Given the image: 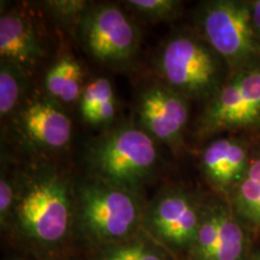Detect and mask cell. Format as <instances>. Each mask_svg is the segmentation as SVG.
Masks as SVG:
<instances>
[{
	"label": "cell",
	"mask_w": 260,
	"mask_h": 260,
	"mask_svg": "<svg viewBox=\"0 0 260 260\" xmlns=\"http://www.w3.org/2000/svg\"><path fill=\"white\" fill-rule=\"evenodd\" d=\"M88 161L96 181L136 193L155 170L157 146L145 130L122 126L98 140Z\"/></svg>",
	"instance_id": "6da1fadb"
},
{
	"label": "cell",
	"mask_w": 260,
	"mask_h": 260,
	"mask_svg": "<svg viewBox=\"0 0 260 260\" xmlns=\"http://www.w3.org/2000/svg\"><path fill=\"white\" fill-rule=\"evenodd\" d=\"M199 23L207 45L234 74L260 69V38L249 2L216 0L205 3Z\"/></svg>",
	"instance_id": "7a4b0ae2"
},
{
	"label": "cell",
	"mask_w": 260,
	"mask_h": 260,
	"mask_svg": "<svg viewBox=\"0 0 260 260\" xmlns=\"http://www.w3.org/2000/svg\"><path fill=\"white\" fill-rule=\"evenodd\" d=\"M19 228L40 243L64 239L71 218V197L68 182L53 172L29 177L22 184L16 204Z\"/></svg>",
	"instance_id": "3957f363"
},
{
	"label": "cell",
	"mask_w": 260,
	"mask_h": 260,
	"mask_svg": "<svg viewBox=\"0 0 260 260\" xmlns=\"http://www.w3.org/2000/svg\"><path fill=\"white\" fill-rule=\"evenodd\" d=\"M76 197L81 223L98 242L125 241L141 219V205L134 191L95 180L80 186Z\"/></svg>",
	"instance_id": "277c9868"
},
{
	"label": "cell",
	"mask_w": 260,
	"mask_h": 260,
	"mask_svg": "<svg viewBox=\"0 0 260 260\" xmlns=\"http://www.w3.org/2000/svg\"><path fill=\"white\" fill-rule=\"evenodd\" d=\"M220 58L189 34L171 37L162 46L158 67L165 84L186 98H207L222 86Z\"/></svg>",
	"instance_id": "5b68a950"
},
{
	"label": "cell",
	"mask_w": 260,
	"mask_h": 260,
	"mask_svg": "<svg viewBox=\"0 0 260 260\" xmlns=\"http://www.w3.org/2000/svg\"><path fill=\"white\" fill-rule=\"evenodd\" d=\"M260 124V69L234 74L207 100L198 130L209 136Z\"/></svg>",
	"instance_id": "8992f818"
},
{
	"label": "cell",
	"mask_w": 260,
	"mask_h": 260,
	"mask_svg": "<svg viewBox=\"0 0 260 260\" xmlns=\"http://www.w3.org/2000/svg\"><path fill=\"white\" fill-rule=\"evenodd\" d=\"M81 42L90 56L104 63H119L135 54L138 29L115 5L88 8L80 19Z\"/></svg>",
	"instance_id": "52a82bcc"
},
{
	"label": "cell",
	"mask_w": 260,
	"mask_h": 260,
	"mask_svg": "<svg viewBox=\"0 0 260 260\" xmlns=\"http://www.w3.org/2000/svg\"><path fill=\"white\" fill-rule=\"evenodd\" d=\"M187 102L188 98L165 83L148 87L140 98L138 107L142 130L162 144L178 145L189 117Z\"/></svg>",
	"instance_id": "ba28073f"
},
{
	"label": "cell",
	"mask_w": 260,
	"mask_h": 260,
	"mask_svg": "<svg viewBox=\"0 0 260 260\" xmlns=\"http://www.w3.org/2000/svg\"><path fill=\"white\" fill-rule=\"evenodd\" d=\"M201 220V209L183 191L172 190L154 201L149 222L159 239L180 248H191Z\"/></svg>",
	"instance_id": "9c48e42d"
},
{
	"label": "cell",
	"mask_w": 260,
	"mask_h": 260,
	"mask_svg": "<svg viewBox=\"0 0 260 260\" xmlns=\"http://www.w3.org/2000/svg\"><path fill=\"white\" fill-rule=\"evenodd\" d=\"M251 161L246 145L239 139L226 136L216 139L204 148L201 170L211 186L232 193L246 175Z\"/></svg>",
	"instance_id": "30bf717a"
},
{
	"label": "cell",
	"mask_w": 260,
	"mask_h": 260,
	"mask_svg": "<svg viewBox=\"0 0 260 260\" xmlns=\"http://www.w3.org/2000/svg\"><path fill=\"white\" fill-rule=\"evenodd\" d=\"M19 126L31 145L45 149L65 147L73 133L67 113L48 100L29 103L19 115Z\"/></svg>",
	"instance_id": "8fae6325"
},
{
	"label": "cell",
	"mask_w": 260,
	"mask_h": 260,
	"mask_svg": "<svg viewBox=\"0 0 260 260\" xmlns=\"http://www.w3.org/2000/svg\"><path fill=\"white\" fill-rule=\"evenodd\" d=\"M0 56L2 60L21 68L35 67L42 57V48L30 21L17 11L0 17Z\"/></svg>",
	"instance_id": "7c38bea8"
},
{
	"label": "cell",
	"mask_w": 260,
	"mask_h": 260,
	"mask_svg": "<svg viewBox=\"0 0 260 260\" xmlns=\"http://www.w3.org/2000/svg\"><path fill=\"white\" fill-rule=\"evenodd\" d=\"M80 111L89 124H107L116 115V99L112 84L105 77L92 81L81 94Z\"/></svg>",
	"instance_id": "4fadbf2b"
},
{
	"label": "cell",
	"mask_w": 260,
	"mask_h": 260,
	"mask_svg": "<svg viewBox=\"0 0 260 260\" xmlns=\"http://www.w3.org/2000/svg\"><path fill=\"white\" fill-rule=\"evenodd\" d=\"M230 194L235 213L260 230V157L253 159L246 175Z\"/></svg>",
	"instance_id": "5bb4252c"
},
{
	"label": "cell",
	"mask_w": 260,
	"mask_h": 260,
	"mask_svg": "<svg viewBox=\"0 0 260 260\" xmlns=\"http://www.w3.org/2000/svg\"><path fill=\"white\" fill-rule=\"evenodd\" d=\"M82 68L73 57L58 59L48 69L45 83L48 93L63 103H73L82 94Z\"/></svg>",
	"instance_id": "9a60e30c"
},
{
	"label": "cell",
	"mask_w": 260,
	"mask_h": 260,
	"mask_svg": "<svg viewBox=\"0 0 260 260\" xmlns=\"http://www.w3.org/2000/svg\"><path fill=\"white\" fill-rule=\"evenodd\" d=\"M248 236L236 214L223 205L220 230L211 260H245Z\"/></svg>",
	"instance_id": "2e32d148"
},
{
	"label": "cell",
	"mask_w": 260,
	"mask_h": 260,
	"mask_svg": "<svg viewBox=\"0 0 260 260\" xmlns=\"http://www.w3.org/2000/svg\"><path fill=\"white\" fill-rule=\"evenodd\" d=\"M24 70L2 60L0 68V115L8 116L17 106L22 93Z\"/></svg>",
	"instance_id": "e0dca14e"
},
{
	"label": "cell",
	"mask_w": 260,
	"mask_h": 260,
	"mask_svg": "<svg viewBox=\"0 0 260 260\" xmlns=\"http://www.w3.org/2000/svg\"><path fill=\"white\" fill-rule=\"evenodd\" d=\"M99 260H164L157 248L144 240L134 239L113 243Z\"/></svg>",
	"instance_id": "ac0fdd59"
},
{
	"label": "cell",
	"mask_w": 260,
	"mask_h": 260,
	"mask_svg": "<svg viewBox=\"0 0 260 260\" xmlns=\"http://www.w3.org/2000/svg\"><path fill=\"white\" fill-rule=\"evenodd\" d=\"M125 4L139 14L153 19L176 17L181 6V3L176 0H130Z\"/></svg>",
	"instance_id": "d6986e66"
},
{
	"label": "cell",
	"mask_w": 260,
	"mask_h": 260,
	"mask_svg": "<svg viewBox=\"0 0 260 260\" xmlns=\"http://www.w3.org/2000/svg\"><path fill=\"white\" fill-rule=\"evenodd\" d=\"M14 200V186L10 183L8 177L2 176V180H0V217H2V222H4L9 217Z\"/></svg>",
	"instance_id": "ffe728a7"
},
{
	"label": "cell",
	"mask_w": 260,
	"mask_h": 260,
	"mask_svg": "<svg viewBox=\"0 0 260 260\" xmlns=\"http://www.w3.org/2000/svg\"><path fill=\"white\" fill-rule=\"evenodd\" d=\"M50 6L61 17H71L74 15H83L87 11V3L84 2H51Z\"/></svg>",
	"instance_id": "44dd1931"
},
{
	"label": "cell",
	"mask_w": 260,
	"mask_h": 260,
	"mask_svg": "<svg viewBox=\"0 0 260 260\" xmlns=\"http://www.w3.org/2000/svg\"><path fill=\"white\" fill-rule=\"evenodd\" d=\"M252 9V18L253 23H254L255 30L258 32L260 38V0H255V2H249Z\"/></svg>",
	"instance_id": "7402d4cb"
},
{
	"label": "cell",
	"mask_w": 260,
	"mask_h": 260,
	"mask_svg": "<svg viewBox=\"0 0 260 260\" xmlns=\"http://www.w3.org/2000/svg\"><path fill=\"white\" fill-rule=\"evenodd\" d=\"M251 260H260V254H255V255H253Z\"/></svg>",
	"instance_id": "603a6c76"
}]
</instances>
